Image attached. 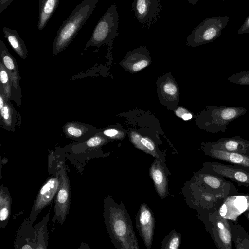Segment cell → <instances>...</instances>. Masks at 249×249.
<instances>
[{
	"label": "cell",
	"instance_id": "10",
	"mask_svg": "<svg viewBox=\"0 0 249 249\" xmlns=\"http://www.w3.org/2000/svg\"><path fill=\"white\" fill-rule=\"evenodd\" d=\"M210 173L225 177L241 184L249 185V170L218 162L205 164Z\"/></svg>",
	"mask_w": 249,
	"mask_h": 249
},
{
	"label": "cell",
	"instance_id": "7",
	"mask_svg": "<svg viewBox=\"0 0 249 249\" xmlns=\"http://www.w3.org/2000/svg\"><path fill=\"white\" fill-rule=\"evenodd\" d=\"M131 1V8L139 22L148 28L157 22L161 13V0Z\"/></svg>",
	"mask_w": 249,
	"mask_h": 249
},
{
	"label": "cell",
	"instance_id": "8",
	"mask_svg": "<svg viewBox=\"0 0 249 249\" xmlns=\"http://www.w3.org/2000/svg\"><path fill=\"white\" fill-rule=\"evenodd\" d=\"M136 227L145 246L150 249L154 234L155 219L152 210L145 203L140 206L136 217Z\"/></svg>",
	"mask_w": 249,
	"mask_h": 249
},
{
	"label": "cell",
	"instance_id": "5",
	"mask_svg": "<svg viewBox=\"0 0 249 249\" xmlns=\"http://www.w3.org/2000/svg\"><path fill=\"white\" fill-rule=\"evenodd\" d=\"M229 20L227 16L213 17L203 20L187 37V44L196 46L211 42L218 38Z\"/></svg>",
	"mask_w": 249,
	"mask_h": 249
},
{
	"label": "cell",
	"instance_id": "23",
	"mask_svg": "<svg viewBox=\"0 0 249 249\" xmlns=\"http://www.w3.org/2000/svg\"><path fill=\"white\" fill-rule=\"evenodd\" d=\"M0 89L4 93L6 100H12L13 84L9 74L1 61L0 60Z\"/></svg>",
	"mask_w": 249,
	"mask_h": 249
},
{
	"label": "cell",
	"instance_id": "18",
	"mask_svg": "<svg viewBox=\"0 0 249 249\" xmlns=\"http://www.w3.org/2000/svg\"><path fill=\"white\" fill-rule=\"evenodd\" d=\"M63 129L67 137L75 140L91 137L96 131L92 126L79 122H67L63 126Z\"/></svg>",
	"mask_w": 249,
	"mask_h": 249
},
{
	"label": "cell",
	"instance_id": "33",
	"mask_svg": "<svg viewBox=\"0 0 249 249\" xmlns=\"http://www.w3.org/2000/svg\"><path fill=\"white\" fill-rule=\"evenodd\" d=\"M6 100L4 93L0 89V109L2 108Z\"/></svg>",
	"mask_w": 249,
	"mask_h": 249
},
{
	"label": "cell",
	"instance_id": "25",
	"mask_svg": "<svg viewBox=\"0 0 249 249\" xmlns=\"http://www.w3.org/2000/svg\"><path fill=\"white\" fill-rule=\"evenodd\" d=\"M230 82L242 86H249V71L237 72L228 78Z\"/></svg>",
	"mask_w": 249,
	"mask_h": 249
},
{
	"label": "cell",
	"instance_id": "31",
	"mask_svg": "<svg viewBox=\"0 0 249 249\" xmlns=\"http://www.w3.org/2000/svg\"><path fill=\"white\" fill-rule=\"evenodd\" d=\"M104 135L110 138L115 137L118 134V131L115 129H107L103 131Z\"/></svg>",
	"mask_w": 249,
	"mask_h": 249
},
{
	"label": "cell",
	"instance_id": "22",
	"mask_svg": "<svg viewBox=\"0 0 249 249\" xmlns=\"http://www.w3.org/2000/svg\"><path fill=\"white\" fill-rule=\"evenodd\" d=\"M11 198L8 190L1 185L0 192V220L2 223H7L11 211Z\"/></svg>",
	"mask_w": 249,
	"mask_h": 249
},
{
	"label": "cell",
	"instance_id": "26",
	"mask_svg": "<svg viewBox=\"0 0 249 249\" xmlns=\"http://www.w3.org/2000/svg\"><path fill=\"white\" fill-rule=\"evenodd\" d=\"M105 141V138L99 134H95L87 139L85 143L87 147L94 148L101 145Z\"/></svg>",
	"mask_w": 249,
	"mask_h": 249
},
{
	"label": "cell",
	"instance_id": "14",
	"mask_svg": "<svg viewBox=\"0 0 249 249\" xmlns=\"http://www.w3.org/2000/svg\"><path fill=\"white\" fill-rule=\"evenodd\" d=\"M206 145L226 151L249 155V141L243 139L239 136L220 138L216 141L207 143Z\"/></svg>",
	"mask_w": 249,
	"mask_h": 249
},
{
	"label": "cell",
	"instance_id": "15",
	"mask_svg": "<svg viewBox=\"0 0 249 249\" xmlns=\"http://www.w3.org/2000/svg\"><path fill=\"white\" fill-rule=\"evenodd\" d=\"M207 155L216 160L227 162L249 170V155L231 152L205 146Z\"/></svg>",
	"mask_w": 249,
	"mask_h": 249
},
{
	"label": "cell",
	"instance_id": "12",
	"mask_svg": "<svg viewBox=\"0 0 249 249\" xmlns=\"http://www.w3.org/2000/svg\"><path fill=\"white\" fill-rule=\"evenodd\" d=\"M249 210V195L231 196L226 199L219 211L222 217L235 220L241 213Z\"/></svg>",
	"mask_w": 249,
	"mask_h": 249
},
{
	"label": "cell",
	"instance_id": "21",
	"mask_svg": "<svg viewBox=\"0 0 249 249\" xmlns=\"http://www.w3.org/2000/svg\"><path fill=\"white\" fill-rule=\"evenodd\" d=\"M0 125L5 129L13 131L16 119V111L10 100H6L2 108L0 109Z\"/></svg>",
	"mask_w": 249,
	"mask_h": 249
},
{
	"label": "cell",
	"instance_id": "13",
	"mask_svg": "<svg viewBox=\"0 0 249 249\" xmlns=\"http://www.w3.org/2000/svg\"><path fill=\"white\" fill-rule=\"evenodd\" d=\"M163 163L161 159L156 158L149 169V175L154 182L155 189L162 199L169 194L168 178Z\"/></svg>",
	"mask_w": 249,
	"mask_h": 249
},
{
	"label": "cell",
	"instance_id": "4",
	"mask_svg": "<svg viewBox=\"0 0 249 249\" xmlns=\"http://www.w3.org/2000/svg\"><path fill=\"white\" fill-rule=\"evenodd\" d=\"M119 19L117 7L112 4L98 20L85 50L90 46L100 47L111 42L118 35Z\"/></svg>",
	"mask_w": 249,
	"mask_h": 249
},
{
	"label": "cell",
	"instance_id": "11",
	"mask_svg": "<svg viewBox=\"0 0 249 249\" xmlns=\"http://www.w3.org/2000/svg\"><path fill=\"white\" fill-rule=\"evenodd\" d=\"M212 224L214 239L219 248L231 249L232 235L230 222L216 211L213 214Z\"/></svg>",
	"mask_w": 249,
	"mask_h": 249
},
{
	"label": "cell",
	"instance_id": "19",
	"mask_svg": "<svg viewBox=\"0 0 249 249\" xmlns=\"http://www.w3.org/2000/svg\"><path fill=\"white\" fill-rule=\"evenodd\" d=\"M60 0H38L37 28L43 30L55 11Z\"/></svg>",
	"mask_w": 249,
	"mask_h": 249
},
{
	"label": "cell",
	"instance_id": "16",
	"mask_svg": "<svg viewBox=\"0 0 249 249\" xmlns=\"http://www.w3.org/2000/svg\"><path fill=\"white\" fill-rule=\"evenodd\" d=\"M198 179L213 195L223 197L230 194V184L219 176L211 173H202L198 175Z\"/></svg>",
	"mask_w": 249,
	"mask_h": 249
},
{
	"label": "cell",
	"instance_id": "6",
	"mask_svg": "<svg viewBox=\"0 0 249 249\" xmlns=\"http://www.w3.org/2000/svg\"><path fill=\"white\" fill-rule=\"evenodd\" d=\"M60 184L54 207V221L62 224L68 213L70 203V187L66 167L64 163L57 165Z\"/></svg>",
	"mask_w": 249,
	"mask_h": 249
},
{
	"label": "cell",
	"instance_id": "2",
	"mask_svg": "<svg viewBox=\"0 0 249 249\" xmlns=\"http://www.w3.org/2000/svg\"><path fill=\"white\" fill-rule=\"evenodd\" d=\"M98 0H84L77 4L60 26L54 39L53 54L63 51L93 12Z\"/></svg>",
	"mask_w": 249,
	"mask_h": 249
},
{
	"label": "cell",
	"instance_id": "27",
	"mask_svg": "<svg viewBox=\"0 0 249 249\" xmlns=\"http://www.w3.org/2000/svg\"><path fill=\"white\" fill-rule=\"evenodd\" d=\"M163 90L167 94L173 96L176 94L177 89L174 84L168 82L164 85Z\"/></svg>",
	"mask_w": 249,
	"mask_h": 249
},
{
	"label": "cell",
	"instance_id": "24",
	"mask_svg": "<svg viewBox=\"0 0 249 249\" xmlns=\"http://www.w3.org/2000/svg\"><path fill=\"white\" fill-rule=\"evenodd\" d=\"M181 234L173 230L163 239L161 243L162 249H177L180 244Z\"/></svg>",
	"mask_w": 249,
	"mask_h": 249
},
{
	"label": "cell",
	"instance_id": "1",
	"mask_svg": "<svg viewBox=\"0 0 249 249\" xmlns=\"http://www.w3.org/2000/svg\"><path fill=\"white\" fill-rule=\"evenodd\" d=\"M104 217L111 242L117 249H139L129 214L123 202L109 196L104 199Z\"/></svg>",
	"mask_w": 249,
	"mask_h": 249
},
{
	"label": "cell",
	"instance_id": "35",
	"mask_svg": "<svg viewBox=\"0 0 249 249\" xmlns=\"http://www.w3.org/2000/svg\"><path fill=\"white\" fill-rule=\"evenodd\" d=\"M189 3L192 5L196 4L198 0H187Z\"/></svg>",
	"mask_w": 249,
	"mask_h": 249
},
{
	"label": "cell",
	"instance_id": "28",
	"mask_svg": "<svg viewBox=\"0 0 249 249\" xmlns=\"http://www.w3.org/2000/svg\"><path fill=\"white\" fill-rule=\"evenodd\" d=\"M148 64V62L144 59H140L138 60L135 63H134L132 66V69L134 71H138L146 67Z\"/></svg>",
	"mask_w": 249,
	"mask_h": 249
},
{
	"label": "cell",
	"instance_id": "17",
	"mask_svg": "<svg viewBox=\"0 0 249 249\" xmlns=\"http://www.w3.org/2000/svg\"><path fill=\"white\" fill-rule=\"evenodd\" d=\"M0 61L9 74L13 88L16 90L20 89V76L17 61L10 53L4 42L1 39L0 40Z\"/></svg>",
	"mask_w": 249,
	"mask_h": 249
},
{
	"label": "cell",
	"instance_id": "3",
	"mask_svg": "<svg viewBox=\"0 0 249 249\" xmlns=\"http://www.w3.org/2000/svg\"><path fill=\"white\" fill-rule=\"evenodd\" d=\"M246 112L247 109L241 106H208L203 115L204 127L212 133H225L231 122Z\"/></svg>",
	"mask_w": 249,
	"mask_h": 249
},
{
	"label": "cell",
	"instance_id": "29",
	"mask_svg": "<svg viewBox=\"0 0 249 249\" xmlns=\"http://www.w3.org/2000/svg\"><path fill=\"white\" fill-rule=\"evenodd\" d=\"M141 142L149 151L154 152L155 151L154 145L147 139L142 138Z\"/></svg>",
	"mask_w": 249,
	"mask_h": 249
},
{
	"label": "cell",
	"instance_id": "20",
	"mask_svg": "<svg viewBox=\"0 0 249 249\" xmlns=\"http://www.w3.org/2000/svg\"><path fill=\"white\" fill-rule=\"evenodd\" d=\"M4 37L16 53L22 59L27 56V49L17 31L9 27H2Z\"/></svg>",
	"mask_w": 249,
	"mask_h": 249
},
{
	"label": "cell",
	"instance_id": "34",
	"mask_svg": "<svg viewBox=\"0 0 249 249\" xmlns=\"http://www.w3.org/2000/svg\"><path fill=\"white\" fill-rule=\"evenodd\" d=\"M184 120H188L192 118V115L190 113H185L180 116Z\"/></svg>",
	"mask_w": 249,
	"mask_h": 249
},
{
	"label": "cell",
	"instance_id": "9",
	"mask_svg": "<svg viewBox=\"0 0 249 249\" xmlns=\"http://www.w3.org/2000/svg\"><path fill=\"white\" fill-rule=\"evenodd\" d=\"M59 184V175L57 170L55 175L49 178L38 193L31 212V224L36 220L40 211L53 200L57 193Z\"/></svg>",
	"mask_w": 249,
	"mask_h": 249
},
{
	"label": "cell",
	"instance_id": "30",
	"mask_svg": "<svg viewBox=\"0 0 249 249\" xmlns=\"http://www.w3.org/2000/svg\"><path fill=\"white\" fill-rule=\"evenodd\" d=\"M249 33V16L247 17L243 25L240 27L238 31V34H244Z\"/></svg>",
	"mask_w": 249,
	"mask_h": 249
},
{
	"label": "cell",
	"instance_id": "32",
	"mask_svg": "<svg viewBox=\"0 0 249 249\" xmlns=\"http://www.w3.org/2000/svg\"><path fill=\"white\" fill-rule=\"evenodd\" d=\"M14 0H0V15L5 10Z\"/></svg>",
	"mask_w": 249,
	"mask_h": 249
}]
</instances>
